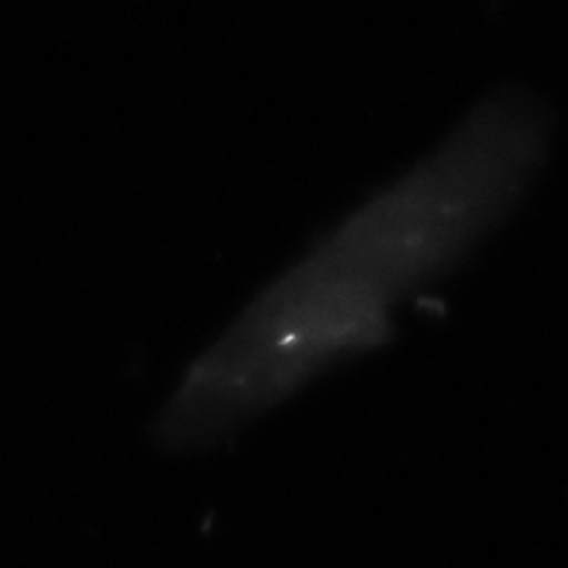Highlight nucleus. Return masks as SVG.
Wrapping results in <instances>:
<instances>
[{"mask_svg":"<svg viewBox=\"0 0 568 568\" xmlns=\"http://www.w3.org/2000/svg\"><path fill=\"white\" fill-rule=\"evenodd\" d=\"M550 134L529 90L487 95L443 148L255 297L184 376L159 416V443L230 437L324 368L389 339L397 305L464 264L521 203Z\"/></svg>","mask_w":568,"mask_h":568,"instance_id":"nucleus-1","label":"nucleus"}]
</instances>
